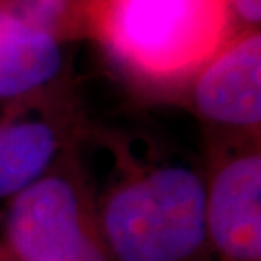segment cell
Listing matches in <instances>:
<instances>
[{"instance_id":"6da1fadb","label":"cell","mask_w":261,"mask_h":261,"mask_svg":"<svg viewBox=\"0 0 261 261\" xmlns=\"http://www.w3.org/2000/svg\"><path fill=\"white\" fill-rule=\"evenodd\" d=\"M120 261H182L207 236V192L196 172L163 167L120 188L105 209Z\"/></svg>"},{"instance_id":"3957f363","label":"cell","mask_w":261,"mask_h":261,"mask_svg":"<svg viewBox=\"0 0 261 261\" xmlns=\"http://www.w3.org/2000/svg\"><path fill=\"white\" fill-rule=\"evenodd\" d=\"M6 234L14 261H105L85 232L74 190L62 178H41L19 192Z\"/></svg>"},{"instance_id":"ba28073f","label":"cell","mask_w":261,"mask_h":261,"mask_svg":"<svg viewBox=\"0 0 261 261\" xmlns=\"http://www.w3.org/2000/svg\"><path fill=\"white\" fill-rule=\"evenodd\" d=\"M232 6L246 23H259L261 0H232Z\"/></svg>"},{"instance_id":"9c48e42d","label":"cell","mask_w":261,"mask_h":261,"mask_svg":"<svg viewBox=\"0 0 261 261\" xmlns=\"http://www.w3.org/2000/svg\"><path fill=\"white\" fill-rule=\"evenodd\" d=\"M0 261H14V259H12V257H6V259H4V257H0Z\"/></svg>"},{"instance_id":"7a4b0ae2","label":"cell","mask_w":261,"mask_h":261,"mask_svg":"<svg viewBox=\"0 0 261 261\" xmlns=\"http://www.w3.org/2000/svg\"><path fill=\"white\" fill-rule=\"evenodd\" d=\"M114 50L147 74H180L217 50L226 0H105Z\"/></svg>"},{"instance_id":"277c9868","label":"cell","mask_w":261,"mask_h":261,"mask_svg":"<svg viewBox=\"0 0 261 261\" xmlns=\"http://www.w3.org/2000/svg\"><path fill=\"white\" fill-rule=\"evenodd\" d=\"M207 232L217 248L238 261L261 255V159L244 155L228 163L207 196Z\"/></svg>"},{"instance_id":"52a82bcc","label":"cell","mask_w":261,"mask_h":261,"mask_svg":"<svg viewBox=\"0 0 261 261\" xmlns=\"http://www.w3.org/2000/svg\"><path fill=\"white\" fill-rule=\"evenodd\" d=\"M55 153L56 134L47 124H0V197L18 196L37 182Z\"/></svg>"},{"instance_id":"8992f818","label":"cell","mask_w":261,"mask_h":261,"mask_svg":"<svg viewBox=\"0 0 261 261\" xmlns=\"http://www.w3.org/2000/svg\"><path fill=\"white\" fill-rule=\"evenodd\" d=\"M60 66L62 50L53 33L0 10V97L37 89Z\"/></svg>"},{"instance_id":"5b68a950","label":"cell","mask_w":261,"mask_h":261,"mask_svg":"<svg viewBox=\"0 0 261 261\" xmlns=\"http://www.w3.org/2000/svg\"><path fill=\"white\" fill-rule=\"evenodd\" d=\"M196 105L209 120L253 126L261 120V37L250 33L226 47L197 77Z\"/></svg>"}]
</instances>
